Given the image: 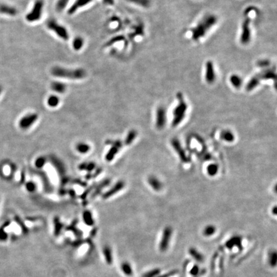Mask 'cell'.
Masks as SVG:
<instances>
[{
    "label": "cell",
    "mask_w": 277,
    "mask_h": 277,
    "mask_svg": "<svg viewBox=\"0 0 277 277\" xmlns=\"http://www.w3.org/2000/svg\"><path fill=\"white\" fill-rule=\"evenodd\" d=\"M216 23L217 18L215 16L209 15L205 17L192 30V38L194 41L202 38Z\"/></svg>",
    "instance_id": "1"
},
{
    "label": "cell",
    "mask_w": 277,
    "mask_h": 277,
    "mask_svg": "<svg viewBox=\"0 0 277 277\" xmlns=\"http://www.w3.org/2000/svg\"><path fill=\"white\" fill-rule=\"evenodd\" d=\"M52 74L57 77L69 80H80L85 75V71L81 68L66 69L59 66H55L52 69Z\"/></svg>",
    "instance_id": "2"
},
{
    "label": "cell",
    "mask_w": 277,
    "mask_h": 277,
    "mask_svg": "<svg viewBox=\"0 0 277 277\" xmlns=\"http://www.w3.org/2000/svg\"><path fill=\"white\" fill-rule=\"evenodd\" d=\"M177 99L178 103L173 111V120L171 123L173 127L178 126L184 119L188 108L187 104L184 100L183 94L181 92L178 94Z\"/></svg>",
    "instance_id": "3"
},
{
    "label": "cell",
    "mask_w": 277,
    "mask_h": 277,
    "mask_svg": "<svg viewBox=\"0 0 277 277\" xmlns=\"http://www.w3.org/2000/svg\"><path fill=\"white\" fill-rule=\"evenodd\" d=\"M46 26L50 30L53 31L55 33L64 41H67L69 38V35L68 30L64 26L59 24L54 19H49L46 22Z\"/></svg>",
    "instance_id": "4"
},
{
    "label": "cell",
    "mask_w": 277,
    "mask_h": 277,
    "mask_svg": "<svg viewBox=\"0 0 277 277\" xmlns=\"http://www.w3.org/2000/svg\"><path fill=\"white\" fill-rule=\"evenodd\" d=\"M43 8L44 2L42 0H36L32 10L26 16V20L31 23L38 21L42 18Z\"/></svg>",
    "instance_id": "5"
},
{
    "label": "cell",
    "mask_w": 277,
    "mask_h": 277,
    "mask_svg": "<svg viewBox=\"0 0 277 277\" xmlns=\"http://www.w3.org/2000/svg\"><path fill=\"white\" fill-rule=\"evenodd\" d=\"M173 234V229L171 227H166L162 232V238L159 244V248L161 252H165L169 246Z\"/></svg>",
    "instance_id": "6"
},
{
    "label": "cell",
    "mask_w": 277,
    "mask_h": 277,
    "mask_svg": "<svg viewBox=\"0 0 277 277\" xmlns=\"http://www.w3.org/2000/svg\"><path fill=\"white\" fill-rule=\"evenodd\" d=\"M250 19L246 18L242 25V33L240 34V42L243 45H246L250 41L251 39V29H250Z\"/></svg>",
    "instance_id": "7"
},
{
    "label": "cell",
    "mask_w": 277,
    "mask_h": 277,
    "mask_svg": "<svg viewBox=\"0 0 277 277\" xmlns=\"http://www.w3.org/2000/svg\"><path fill=\"white\" fill-rule=\"evenodd\" d=\"M37 119L38 115L37 114H28L19 120V126L21 129H28L37 121Z\"/></svg>",
    "instance_id": "8"
},
{
    "label": "cell",
    "mask_w": 277,
    "mask_h": 277,
    "mask_svg": "<svg viewBox=\"0 0 277 277\" xmlns=\"http://www.w3.org/2000/svg\"><path fill=\"white\" fill-rule=\"evenodd\" d=\"M171 145L174 151H176V153L179 156L181 161L184 163H188L189 162V158L186 155V153L184 151L183 147L181 146L180 142L177 138H173L171 140Z\"/></svg>",
    "instance_id": "9"
},
{
    "label": "cell",
    "mask_w": 277,
    "mask_h": 277,
    "mask_svg": "<svg viewBox=\"0 0 277 277\" xmlns=\"http://www.w3.org/2000/svg\"><path fill=\"white\" fill-rule=\"evenodd\" d=\"M167 121V115L166 109L160 107L157 108L156 112V127L158 129H162L166 124Z\"/></svg>",
    "instance_id": "10"
},
{
    "label": "cell",
    "mask_w": 277,
    "mask_h": 277,
    "mask_svg": "<svg viewBox=\"0 0 277 277\" xmlns=\"http://www.w3.org/2000/svg\"><path fill=\"white\" fill-rule=\"evenodd\" d=\"M111 144L112 145V146L111 149L107 152L105 157L106 160L108 162H111L112 160H114L115 155H117V154L121 148L123 146V142L119 140H117L112 141Z\"/></svg>",
    "instance_id": "11"
},
{
    "label": "cell",
    "mask_w": 277,
    "mask_h": 277,
    "mask_svg": "<svg viewBox=\"0 0 277 277\" xmlns=\"http://www.w3.org/2000/svg\"><path fill=\"white\" fill-rule=\"evenodd\" d=\"M205 68V80L208 84H211L214 83L216 80V73L213 62L208 61L206 64Z\"/></svg>",
    "instance_id": "12"
},
{
    "label": "cell",
    "mask_w": 277,
    "mask_h": 277,
    "mask_svg": "<svg viewBox=\"0 0 277 277\" xmlns=\"http://www.w3.org/2000/svg\"><path fill=\"white\" fill-rule=\"evenodd\" d=\"M224 247L231 250L234 247H237L239 250H242V238L239 236H234L228 239L224 244Z\"/></svg>",
    "instance_id": "13"
},
{
    "label": "cell",
    "mask_w": 277,
    "mask_h": 277,
    "mask_svg": "<svg viewBox=\"0 0 277 277\" xmlns=\"http://www.w3.org/2000/svg\"><path fill=\"white\" fill-rule=\"evenodd\" d=\"M92 1L93 0H76L74 3L69 9L68 14H71V15L75 14L79 9L86 6Z\"/></svg>",
    "instance_id": "14"
},
{
    "label": "cell",
    "mask_w": 277,
    "mask_h": 277,
    "mask_svg": "<svg viewBox=\"0 0 277 277\" xmlns=\"http://www.w3.org/2000/svg\"><path fill=\"white\" fill-rule=\"evenodd\" d=\"M124 187H125V183H124L123 181H118L117 184H115L114 187H112L110 190L107 191L103 195V198L106 199L111 197V196H112L114 194L119 192L122 189L124 188Z\"/></svg>",
    "instance_id": "15"
},
{
    "label": "cell",
    "mask_w": 277,
    "mask_h": 277,
    "mask_svg": "<svg viewBox=\"0 0 277 277\" xmlns=\"http://www.w3.org/2000/svg\"><path fill=\"white\" fill-rule=\"evenodd\" d=\"M148 182L150 187L156 191H159L162 189L163 185L161 181L155 176H150L148 178Z\"/></svg>",
    "instance_id": "16"
},
{
    "label": "cell",
    "mask_w": 277,
    "mask_h": 277,
    "mask_svg": "<svg viewBox=\"0 0 277 277\" xmlns=\"http://www.w3.org/2000/svg\"><path fill=\"white\" fill-rule=\"evenodd\" d=\"M0 13L6 14V15H9L11 16H14L17 14L18 10L16 9L12 6L5 4H0Z\"/></svg>",
    "instance_id": "17"
},
{
    "label": "cell",
    "mask_w": 277,
    "mask_h": 277,
    "mask_svg": "<svg viewBox=\"0 0 277 277\" xmlns=\"http://www.w3.org/2000/svg\"><path fill=\"white\" fill-rule=\"evenodd\" d=\"M260 80L261 78L260 77V75H256L251 78L246 86L247 91H250L253 90L255 88H256V87H257L260 84Z\"/></svg>",
    "instance_id": "18"
},
{
    "label": "cell",
    "mask_w": 277,
    "mask_h": 277,
    "mask_svg": "<svg viewBox=\"0 0 277 277\" xmlns=\"http://www.w3.org/2000/svg\"><path fill=\"white\" fill-rule=\"evenodd\" d=\"M189 253L190 254V256L197 262H203L204 256L200 252H198L196 248H194L193 247L190 248L189 249Z\"/></svg>",
    "instance_id": "19"
},
{
    "label": "cell",
    "mask_w": 277,
    "mask_h": 277,
    "mask_svg": "<svg viewBox=\"0 0 277 277\" xmlns=\"http://www.w3.org/2000/svg\"><path fill=\"white\" fill-rule=\"evenodd\" d=\"M51 88H52L53 91L57 93L62 94L66 90V86L62 82H53L52 85H51Z\"/></svg>",
    "instance_id": "20"
},
{
    "label": "cell",
    "mask_w": 277,
    "mask_h": 277,
    "mask_svg": "<svg viewBox=\"0 0 277 277\" xmlns=\"http://www.w3.org/2000/svg\"><path fill=\"white\" fill-rule=\"evenodd\" d=\"M221 138L225 142H232L235 140V136L230 130H224L221 134Z\"/></svg>",
    "instance_id": "21"
},
{
    "label": "cell",
    "mask_w": 277,
    "mask_h": 277,
    "mask_svg": "<svg viewBox=\"0 0 277 277\" xmlns=\"http://www.w3.org/2000/svg\"><path fill=\"white\" fill-rule=\"evenodd\" d=\"M103 252L107 263L109 265H111L112 263V251L110 248V247L108 246H105L103 248Z\"/></svg>",
    "instance_id": "22"
},
{
    "label": "cell",
    "mask_w": 277,
    "mask_h": 277,
    "mask_svg": "<svg viewBox=\"0 0 277 277\" xmlns=\"http://www.w3.org/2000/svg\"><path fill=\"white\" fill-rule=\"evenodd\" d=\"M230 81L232 85L236 88H239L242 85V78L237 75H233L230 78Z\"/></svg>",
    "instance_id": "23"
},
{
    "label": "cell",
    "mask_w": 277,
    "mask_h": 277,
    "mask_svg": "<svg viewBox=\"0 0 277 277\" xmlns=\"http://www.w3.org/2000/svg\"><path fill=\"white\" fill-rule=\"evenodd\" d=\"M76 150L80 154H87L90 150V146L86 143L80 142L76 144Z\"/></svg>",
    "instance_id": "24"
},
{
    "label": "cell",
    "mask_w": 277,
    "mask_h": 277,
    "mask_svg": "<svg viewBox=\"0 0 277 277\" xmlns=\"http://www.w3.org/2000/svg\"><path fill=\"white\" fill-rule=\"evenodd\" d=\"M137 135V132H136L135 130H131L129 132V133L128 134L126 139H125V144L126 145H130L132 144L134 141L135 139V138Z\"/></svg>",
    "instance_id": "25"
},
{
    "label": "cell",
    "mask_w": 277,
    "mask_h": 277,
    "mask_svg": "<svg viewBox=\"0 0 277 277\" xmlns=\"http://www.w3.org/2000/svg\"><path fill=\"white\" fill-rule=\"evenodd\" d=\"M127 1L144 8H148L151 5L150 0H127Z\"/></svg>",
    "instance_id": "26"
},
{
    "label": "cell",
    "mask_w": 277,
    "mask_h": 277,
    "mask_svg": "<svg viewBox=\"0 0 277 277\" xmlns=\"http://www.w3.org/2000/svg\"><path fill=\"white\" fill-rule=\"evenodd\" d=\"M10 224V221H6L0 228V240L2 241H4L6 240L8 238V234H6V232L5 231V229L6 227H8Z\"/></svg>",
    "instance_id": "27"
},
{
    "label": "cell",
    "mask_w": 277,
    "mask_h": 277,
    "mask_svg": "<svg viewBox=\"0 0 277 277\" xmlns=\"http://www.w3.org/2000/svg\"><path fill=\"white\" fill-rule=\"evenodd\" d=\"M216 231V228L214 225H208L203 229V234L206 237H210L215 234Z\"/></svg>",
    "instance_id": "28"
},
{
    "label": "cell",
    "mask_w": 277,
    "mask_h": 277,
    "mask_svg": "<svg viewBox=\"0 0 277 277\" xmlns=\"http://www.w3.org/2000/svg\"><path fill=\"white\" fill-rule=\"evenodd\" d=\"M84 44V41L81 37H76L72 42V47L75 50H80Z\"/></svg>",
    "instance_id": "29"
},
{
    "label": "cell",
    "mask_w": 277,
    "mask_h": 277,
    "mask_svg": "<svg viewBox=\"0 0 277 277\" xmlns=\"http://www.w3.org/2000/svg\"><path fill=\"white\" fill-rule=\"evenodd\" d=\"M59 101L60 99L59 97H57V96L55 95H52L48 98L47 100V103L50 107L54 108L58 106V105L59 104Z\"/></svg>",
    "instance_id": "30"
},
{
    "label": "cell",
    "mask_w": 277,
    "mask_h": 277,
    "mask_svg": "<svg viewBox=\"0 0 277 277\" xmlns=\"http://www.w3.org/2000/svg\"><path fill=\"white\" fill-rule=\"evenodd\" d=\"M268 260L269 265L272 267H275L276 266L277 262V254L276 251H272L269 252Z\"/></svg>",
    "instance_id": "31"
},
{
    "label": "cell",
    "mask_w": 277,
    "mask_h": 277,
    "mask_svg": "<svg viewBox=\"0 0 277 277\" xmlns=\"http://www.w3.org/2000/svg\"><path fill=\"white\" fill-rule=\"evenodd\" d=\"M121 270L124 273V274H125L127 276H131L133 274L132 269V267H131L130 264L128 263V262H124V263L122 264Z\"/></svg>",
    "instance_id": "32"
},
{
    "label": "cell",
    "mask_w": 277,
    "mask_h": 277,
    "mask_svg": "<svg viewBox=\"0 0 277 277\" xmlns=\"http://www.w3.org/2000/svg\"><path fill=\"white\" fill-rule=\"evenodd\" d=\"M83 218L85 223L87 225L92 226L94 224V220L92 216V214L90 212H89V211H86V212L84 213Z\"/></svg>",
    "instance_id": "33"
},
{
    "label": "cell",
    "mask_w": 277,
    "mask_h": 277,
    "mask_svg": "<svg viewBox=\"0 0 277 277\" xmlns=\"http://www.w3.org/2000/svg\"><path fill=\"white\" fill-rule=\"evenodd\" d=\"M69 1L70 0H58V2L56 4L57 11L59 12H62L65 7H66Z\"/></svg>",
    "instance_id": "34"
},
{
    "label": "cell",
    "mask_w": 277,
    "mask_h": 277,
    "mask_svg": "<svg viewBox=\"0 0 277 277\" xmlns=\"http://www.w3.org/2000/svg\"><path fill=\"white\" fill-rule=\"evenodd\" d=\"M219 167L216 164H211L207 167V173L209 176L213 177L215 176L218 172Z\"/></svg>",
    "instance_id": "35"
},
{
    "label": "cell",
    "mask_w": 277,
    "mask_h": 277,
    "mask_svg": "<svg viewBox=\"0 0 277 277\" xmlns=\"http://www.w3.org/2000/svg\"><path fill=\"white\" fill-rule=\"evenodd\" d=\"M260 77L261 80H273L275 79L276 75L273 71L269 70L262 75H260Z\"/></svg>",
    "instance_id": "36"
},
{
    "label": "cell",
    "mask_w": 277,
    "mask_h": 277,
    "mask_svg": "<svg viewBox=\"0 0 277 277\" xmlns=\"http://www.w3.org/2000/svg\"><path fill=\"white\" fill-rule=\"evenodd\" d=\"M160 271H161L160 269L155 268V269H152V270H151L147 273H144L142 275V277H156L159 275V274L160 273Z\"/></svg>",
    "instance_id": "37"
},
{
    "label": "cell",
    "mask_w": 277,
    "mask_h": 277,
    "mask_svg": "<svg viewBox=\"0 0 277 277\" xmlns=\"http://www.w3.org/2000/svg\"><path fill=\"white\" fill-rule=\"evenodd\" d=\"M95 167V164H94L93 162H90V163H84L80 165V169L81 170H87V171H92L93 170V169Z\"/></svg>",
    "instance_id": "38"
},
{
    "label": "cell",
    "mask_w": 277,
    "mask_h": 277,
    "mask_svg": "<svg viewBox=\"0 0 277 277\" xmlns=\"http://www.w3.org/2000/svg\"><path fill=\"white\" fill-rule=\"evenodd\" d=\"M62 227H63L62 224L59 221V220H58V219H56V220H55V236H58L60 234Z\"/></svg>",
    "instance_id": "39"
},
{
    "label": "cell",
    "mask_w": 277,
    "mask_h": 277,
    "mask_svg": "<svg viewBox=\"0 0 277 277\" xmlns=\"http://www.w3.org/2000/svg\"><path fill=\"white\" fill-rule=\"evenodd\" d=\"M45 161L46 160H45V158L42 157H40L35 160V166H37V167H39V168H40V167H42L44 166H45Z\"/></svg>",
    "instance_id": "40"
},
{
    "label": "cell",
    "mask_w": 277,
    "mask_h": 277,
    "mask_svg": "<svg viewBox=\"0 0 277 277\" xmlns=\"http://www.w3.org/2000/svg\"><path fill=\"white\" fill-rule=\"evenodd\" d=\"M178 272H179V271L178 270V269H173V270H171V271L167 272L166 273H164L163 275H158L156 277H171L173 276H174L175 275L178 274Z\"/></svg>",
    "instance_id": "41"
},
{
    "label": "cell",
    "mask_w": 277,
    "mask_h": 277,
    "mask_svg": "<svg viewBox=\"0 0 277 277\" xmlns=\"http://www.w3.org/2000/svg\"><path fill=\"white\" fill-rule=\"evenodd\" d=\"M200 271V269L199 266L197 264H194L192 268L191 269L190 271H189V273H190L191 275L193 276H196V275H198Z\"/></svg>",
    "instance_id": "42"
},
{
    "label": "cell",
    "mask_w": 277,
    "mask_h": 277,
    "mask_svg": "<svg viewBox=\"0 0 277 277\" xmlns=\"http://www.w3.org/2000/svg\"><path fill=\"white\" fill-rule=\"evenodd\" d=\"M25 187H26V190H27L28 191H29V192H31V193H32V192H33L34 191H35L36 186H35V184L33 183L32 181H29V182H28V183L26 184Z\"/></svg>",
    "instance_id": "43"
},
{
    "label": "cell",
    "mask_w": 277,
    "mask_h": 277,
    "mask_svg": "<svg viewBox=\"0 0 277 277\" xmlns=\"http://www.w3.org/2000/svg\"><path fill=\"white\" fill-rule=\"evenodd\" d=\"M15 220H16V221H17V223L19 224L20 227L21 228L22 230H23V232L25 233V234H26V233H27V232H28V229H27V228L26 227V226L24 224V223L21 221V220H20V219L18 218V217H15Z\"/></svg>",
    "instance_id": "44"
},
{
    "label": "cell",
    "mask_w": 277,
    "mask_h": 277,
    "mask_svg": "<svg viewBox=\"0 0 277 277\" xmlns=\"http://www.w3.org/2000/svg\"><path fill=\"white\" fill-rule=\"evenodd\" d=\"M217 256H218V252H216L214 253V256H213V257L212 262H211V266H212L213 269H214V267H215V262H216V260Z\"/></svg>",
    "instance_id": "45"
},
{
    "label": "cell",
    "mask_w": 277,
    "mask_h": 277,
    "mask_svg": "<svg viewBox=\"0 0 277 277\" xmlns=\"http://www.w3.org/2000/svg\"><path fill=\"white\" fill-rule=\"evenodd\" d=\"M206 269H200V273L198 274V275H196V276H193V277H201L202 276H203L204 275H205V273H206Z\"/></svg>",
    "instance_id": "46"
},
{
    "label": "cell",
    "mask_w": 277,
    "mask_h": 277,
    "mask_svg": "<svg viewBox=\"0 0 277 277\" xmlns=\"http://www.w3.org/2000/svg\"><path fill=\"white\" fill-rule=\"evenodd\" d=\"M223 264H224V257H223V256H221L220 260V268L221 269L223 267Z\"/></svg>",
    "instance_id": "47"
},
{
    "label": "cell",
    "mask_w": 277,
    "mask_h": 277,
    "mask_svg": "<svg viewBox=\"0 0 277 277\" xmlns=\"http://www.w3.org/2000/svg\"><path fill=\"white\" fill-rule=\"evenodd\" d=\"M103 2L105 3L108 4V5L114 4V0H103Z\"/></svg>",
    "instance_id": "48"
},
{
    "label": "cell",
    "mask_w": 277,
    "mask_h": 277,
    "mask_svg": "<svg viewBox=\"0 0 277 277\" xmlns=\"http://www.w3.org/2000/svg\"><path fill=\"white\" fill-rule=\"evenodd\" d=\"M1 92H2V87L0 86V94H1Z\"/></svg>",
    "instance_id": "49"
}]
</instances>
